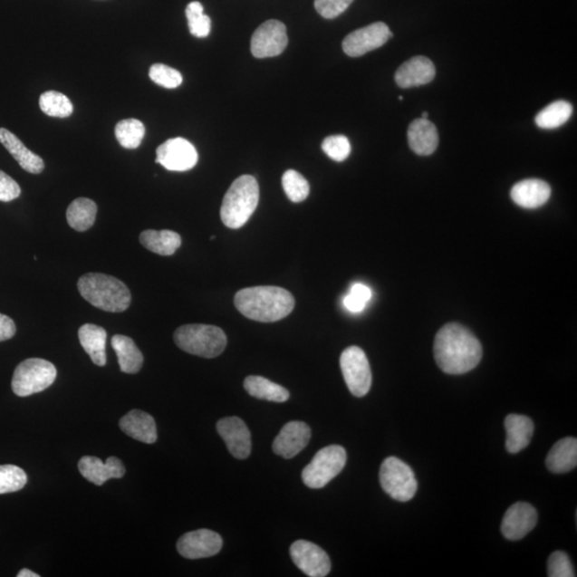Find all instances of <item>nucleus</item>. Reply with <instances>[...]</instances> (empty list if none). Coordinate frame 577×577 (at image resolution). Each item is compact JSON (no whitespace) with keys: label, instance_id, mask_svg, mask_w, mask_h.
Instances as JSON below:
<instances>
[{"label":"nucleus","instance_id":"1","mask_svg":"<svg viewBox=\"0 0 577 577\" xmlns=\"http://www.w3.org/2000/svg\"><path fill=\"white\" fill-rule=\"evenodd\" d=\"M434 357L445 373H467L479 365L483 347L473 332L457 323H449L438 331L434 341Z\"/></svg>","mask_w":577,"mask_h":577},{"label":"nucleus","instance_id":"2","mask_svg":"<svg viewBox=\"0 0 577 577\" xmlns=\"http://www.w3.org/2000/svg\"><path fill=\"white\" fill-rule=\"evenodd\" d=\"M235 305L244 317L271 323L288 317L294 309L295 300L288 290L264 285L242 289L236 294Z\"/></svg>","mask_w":577,"mask_h":577},{"label":"nucleus","instance_id":"3","mask_svg":"<svg viewBox=\"0 0 577 577\" xmlns=\"http://www.w3.org/2000/svg\"><path fill=\"white\" fill-rule=\"evenodd\" d=\"M77 288L88 303L107 313L126 312L132 300L126 284L105 274H86L80 278Z\"/></svg>","mask_w":577,"mask_h":577},{"label":"nucleus","instance_id":"4","mask_svg":"<svg viewBox=\"0 0 577 577\" xmlns=\"http://www.w3.org/2000/svg\"><path fill=\"white\" fill-rule=\"evenodd\" d=\"M259 197V184L253 176L237 178L223 200L221 218L226 227H243L257 209Z\"/></svg>","mask_w":577,"mask_h":577},{"label":"nucleus","instance_id":"5","mask_svg":"<svg viewBox=\"0 0 577 577\" xmlns=\"http://www.w3.org/2000/svg\"><path fill=\"white\" fill-rule=\"evenodd\" d=\"M175 342L184 352L204 359L221 355L227 347V336L217 326L188 324L175 332Z\"/></svg>","mask_w":577,"mask_h":577},{"label":"nucleus","instance_id":"6","mask_svg":"<svg viewBox=\"0 0 577 577\" xmlns=\"http://www.w3.org/2000/svg\"><path fill=\"white\" fill-rule=\"evenodd\" d=\"M57 378V369L43 359H28L16 367L12 378V390L19 397H28L50 388Z\"/></svg>","mask_w":577,"mask_h":577},{"label":"nucleus","instance_id":"7","mask_svg":"<svg viewBox=\"0 0 577 577\" xmlns=\"http://www.w3.org/2000/svg\"><path fill=\"white\" fill-rule=\"evenodd\" d=\"M347 451L341 446L330 445L317 452L302 473L303 481L311 489H322L342 472Z\"/></svg>","mask_w":577,"mask_h":577},{"label":"nucleus","instance_id":"8","mask_svg":"<svg viewBox=\"0 0 577 577\" xmlns=\"http://www.w3.org/2000/svg\"><path fill=\"white\" fill-rule=\"evenodd\" d=\"M380 483L391 498L401 503L413 499L418 489L413 469L396 457L383 461L380 468Z\"/></svg>","mask_w":577,"mask_h":577},{"label":"nucleus","instance_id":"9","mask_svg":"<svg viewBox=\"0 0 577 577\" xmlns=\"http://www.w3.org/2000/svg\"><path fill=\"white\" fill-rule=\"evenodd\" d=\"M341 368L351 394L364 397L371 389L372 373L367 355L359 347H350L341 356Z\"/></svg>","mask_w":577,"mask_h":577},{"label":"nucleus","instance_id":"10","mask_svg":"<svg viewBox=\"0 0 577 577\" xmlns=\"http://www.w3.org/2000/svg\"><path fill=\"white\" fill-rule=\"evenodd\" d=\"M289 43L287 28L281 21L269 20L260 25L253 34L251 50L255 58L264 59L281 55Z\"/></svg>","mask_w":577,"mask_h":577},{"label":"nucleus","instance_id":"11","mask_svg":"<svg viewBox=\"0 0 577 577\" xmlns=\"http://www.w3.org/2000/svg\"><path fill=\"white\" fill-rule=\"evenodd\" d=\"M392 33L383 22H377L364 28L357 29L343 40L342 49L350 57H361L365 53L378 50L383 46Z\"/></svg>","mask_w":577,"mask_h":577},{"label":"nucleus","instance_id":"12","mask_svg":"<svg viewBox=\"0 0 577 577\" xmlns=\"http://www.w3.org/2000/svg\"><path fill=\"white\" fill-rule=\"evenodd\" d=\"M295 566L311 577H324L331 572L332 563L326 552L306 540H297L290 547Z\"/></svg>","mask_w":577,"mask_h":577},{"label":"nucleus","instance_id":"13","mask_svg":"<svg viewBox=\"0 0 577 577\" xmlns=\"http://www.w3.org/2000/svg\"><path fill=\"white\" fill-rule=\"evenodd\" d=\"M156 162L170 171H188L197 164L198 153L188 140L177 137L158 148Z\"/></svg>","mask_w":577,"mask_h":577},{"label":"nucleus","instance_id":"14","mask_svg":"<svg viewBox=\"0 0 577 577\" xmlns=\"http://www.w3.org/2000/svg\"><path fill=\"white\" fill-rule=\"evenodd\" d=\"M222 547L221 535L210 529H198V531L183 534L177 544L178 552L188 559L216 556L221 552Z\"/></svg>","mask_w":577,"mask_h":577},{"label":"nucleus","instance_id":"15","mask_svg":"<svg viewBox=\"0 0 577 577\" xmlns=\"http://www.w3.org/2000/svg\"><path fill=\"white\" fill-rule=\"evenodd\" d=\"M537 522V510L531 504L516 503L504 515L502 534L505 539L521 540L533 531Z\"/></svg>","mask_w":577,"mask_h":577},{"label":"nucleus","instance_id":"16","mask_svg":"<svg viewBox=\"0 0 577 577\" xmlns=\"http://www.w3.org/2000/svg\"><path fill=\"white\" fill-rule=\"evenodd\" d=\"M217 432L230 454L244 460L251 455L252 436L245 422L239 418H226L217 422Z\"/></svg>","mask_w":577,"mask_h":577},{"label":"nucleus","instance_id":"17","mask_svg":"<svg viewBox=\"0 0 577 577\" xmlns=\"http://www.w3.org/2000/svg\"><path fill=\"white\" fill-rule=\"evenodd\" d=\"M311 437V428L305 422L290 421L274 441L273 450L284 459H293L306 447Z\"/></svg>","mask_w":577,"mask_h":577},{"label":"nucleus","instance_id":"18","mask_svg":"<svg viewBox=\"0 0 577 577\" xmlns=\"http://www.w3.org/2000/svg\"><path fill=\"white\" fill-rule=\"evenodd\" d=\"M79 469L82 477L95 486H102L112 478L120 479L126 475V467L116 457H109L104 463L99 457L86 456L79 462Z\"/></svg>","mask_w":577,"mask_h":577},{"label":"nucleus","instance_id":"19","mask_svg":"<svg viewBox=\"0 0 577 577\" xmlns=\"http://www.w3.org/2000/svg\"><path fill=\"white\" fill-rule=\"evenodd\" d=\"M436 67L429 58L416 56L404 63L397 70L395 80L402 89L429 84L436 77Z\"/></svg>","mask_w":577,"mask_h":577},{"label":"nucleus","instance_id":"20","mask_svg":"<svg viewBox=\"0 0 577 577\" xmlns=\"http://www.w3.org/2000/svg\"><path fill=\"white\" fill-rule=\"evenodd\" d=\"M552 189L549 184L539 178L516 183L511 189V198L524 209H538L549 201Z\"/></svg>","mask_w":577,"mask_h":577},{"label":"nucleus","instance_id":"21","mask_svg":"<svg viewBox=\"0 0 577 577\" xmlns=\"http://www.w3.org/2000/svg\"><path fill=\"white\" fill-rule=\"evenodd\" d=\"M409 145L421 157L431 156L438 146V129L429 119H416L408 130Z\"/></svg>","mask_w":577,"mask_h":577},{"label":"nucleus","instance_id":"22","mask_svg":"<svg viewBox=\"0 0 577 577\" xmlns=\"http://www.w3.org/2000/svg\"><path fill=\"white\" fill-rule=\"evenodd\" d=\"M120 429L127 436L141 443L153 444L157 442L158 431L156 421L151 415L139 409L130 410L119 422Z\"/></svg>","mask_w":577,"mask_h":577},{"label":"nucleus","instance_id":"23","mask_svg":"<svg viewBox=\"0 0 577 577\" xmlns=\"http://www.w3.org/2000/svg\"><path fill=\"white\" fill-rule=\"evenodd\" d=\"M0 142L7 149L11 156L14 157L24 170L34 175H39L43 171V159L29 150V149L7 129H0Z\"/></svg>","mask_w":577,"mask_h":577},{"label":"nucleus","instance_id":"24","mask_svg":"<svg viewBox=\"0 0 577 577\" xmlns=\"http://www.w3.org/2000/svg\"><path fill=\"white\" fill-rule=\"evenodd\" d=\"M505 428L507 432L505 448L510 454H517L531 443L534 426L533 420L527 416L508 415L505 419Z\"/></svg>","mask_w":577,"mask_h":577},{"label":"nucleus","instance_id":"25","mask_svg":"<svg viewBox=\"0 0 577 577\" xmlns=\"http://www.w3.org/2000/svg\"><path fill=\"white\" fill-rule=\"evenodd\" d=\"M546 467L554 474H564L577 466V439L564 438L558 441L547 455Z\"/></svg>","mask_w":577,"mask_h":577},{"label":"nucleus","instance_id":"26","mask_svg":"<svg viewBox=\"0 0 577 577\" xmlns=\"http://www.w3.org/2000/svg\"><path fill=\"white\" fill-rule=\"evenodd\" d=\"M79 338L82 347L95 365L103 367L106 365V341L107 332L103 327L94 324L82 325L79 331Z\"/></svg>","mask_w":577,"mask_h":577},{"label":"nucleus","instance_id":"27","mask_svg":"<svg viewBox=\"0 0 577 577\" xmlns=\"http://www.w3.org/2000/svg\"><path fill=\"white\" fill-rule=\"evenodd\" d=\"M111 347L115 350L122 372L134 374L140 370L144 364V356L132 338L116 335L111 338Z\"/></svg>","mask_w":577,"mask_h":577},{"label":"nucleus","instance_id":"28","mask_svg":"<svg viewBox=\"0 0 577 577\" xmlns=\"http://www.w3.org/2000/svg\"><path fill=\"white\" fill-rule=\"evenodd\" d=\"M141 245L159 255H172L181 246V236L171 230H146L139 236Z\"/></svg>","mask_w":577,"mask_h":577},{"label":"nucleus","instance_id":"29","mask_svg":"<svg viewBox=\"0 0 577 577\" xmlns=\"http://www.w3.org/2000/svg\"><path fill=\"white\" fill-rule=\"evenodd\" d=\"M244 389L257 399L283 403L289 400L290 394L283 386L264 377L251 376L244 380Z\"/></svg>","mask_w":577,"mask_h":577},{"label":"nucleus","instance_id":"30","mask_svg":"<svg viewBox=\"0 0 577 577\" xmlns=\"http://www.w3.org/2000/svg\"><path fill=\"white\" fill-rule=\"evenodd\" d=\"M98 207L88 198H77L68 207L67 219L70 227L84 232L92 227L97 217Z\"/></svg>","mask_w":577,"mask_h":577},{"label":"nucleus","instance_id":"31","mask_svg":"<svg viewBox=\"0 0 577 577\" xmlns=\"http://www.w3.org/2000/svg\"><path fill=\"white\" fill-rule=\"evenodd\" d=\"M572 112L573 107L567 101H556L535 116V124L540 129L554 130L567 123Z\"/></svg>","mask_w":577,"mask_h":577},{"label":"nucleus","instance_id":"32","mask_svg":"<svg viewBox=\"0 0 577 577\" xmlns=\"http://www.w3.org/2000/svg\"><path fill=\"white\" fill-rule=\"evenodd\" d=\"M146 130L144 124L137 119H126L119 122L115 129V134L119 144L123 148L137 149L144 139Z\"/></svg>","mask_w":577,"mask_h":577},{"label":"nucleus","instance_id":"33","mask_svg":"<svg viewBox=\"0 0 577 577\" xmlns=\"http://www.w3.org/2000/svg\"><path fill=\"white\" fill-rule=\"evenodd\" d=\"M40 109L45 115L56 118H67L73 114L74 107L68 97L58 91H46L41 94Z\"/></svg>","mask_w":577,"mask_h":577},{"label":"nucleus","instance_id":"34","mask_svg":"<svg viewBox=\"0 0 577 577\" xmlns=\"http://www.w3.org/2000/svg\"><path fill=\"white\" fill-rule=\"evenodd\" d=\"M283 188L287 197L295 204L306 200L311 192V187L306 178L293 169L284 172Z\"/></svg>","mask_w":577,"mask_h":577},{"label":"nucleus","instance_id":"35","mask_svg":"<svg viewBox=\"0 0 577 577\" xmlns=\"http://www.w3.org/2000/svg\"><path fill=\"white\" fill-rule=\"evenodd\" d=\"M189 33L196 38H207L211 33V19L204 14V5L193 2L186 10Z\"/></svg>","mask_w":577,"mask_h":577},{"label":"nucleus","instance_id":"36","mask_svg":"<svg viewBox=\"0 0 577 577\" xmlns=\"http://www.w3.org/2000/svg\"><path fill=\"white\" fill-rule=\"evenodd\" d=\"M27 484V475L19 466L5 464L0 466V494L14 493Z\"/></svg>","mask_w":577,"mask_h":577},{"label":"nucleus","instance_id":"37","mask_svg":"<svg viewBox=\"0 0 577 577\" xmlns=\"http://www.w3.org/2000/svg\"><path fill=\"white\" fill-rule=\"evenodd\" d=\"M149 76L157 85L166 89H175L182 84L183 77L178 70L163 63L153 64Z\"/></svg>","mask_w":577,"mask_h":577},{"label":"nucleus","instance_id":"38","mask_svg":"<svg viewBox=\"0 0 577 577\" xmlns=\"http://www.w3.org/2000/svg\"><path fill=\"white\" fill-rule=\"evenodd\" d=\"M322 150L327 157L335 162H343L351 154L350 140L344 135L326 137L322 142Z\"/></svg>","mask_w":577,"mask_h":577},{"label":"nucleus","instance_id":"39","mask_svg":"<svg viewBox=\"0 0 577 577\" xmlns=\"http://www.w3.org/2000/svg\"><path fill=\"white\" fill-rule=\"evenodd\" d=\"M547 575L550 577H574L573 564L566 553L556 551L547 562Z\"/></svg>","mask_w":577,"mask_h":577},{"label":"nucleus","instance_id":"40","mask_svg":"<svg viewBox=\"0 0 577 577\" xmlns=\"http://www.w3.org/2000/svg\"><path fill=\"white\" fill-rule=\"evenodd\" d=\"M354 0H314V8L326 20L336 19L346 11Z\"/></svg>","mask_w":577,"mask_h":577},{"label":"nucleus","instance_id":"41","mask_svg":"<svg viewBox=\"0 0 577 577\" xmlns=\"http://www.w3.org/2000/svg\"><path fill=\"white\" fill-rule=\"evenodd\" d=\"M22 193L19 184L4 171L0 170V201L10 202L20 197Z\"/></svg>","mask_w":577,"mask_h":577},{"label":"nucleus","instance_id":"42","mask_svg":"<svg viewBox=\"0 0 577 577\" xmlns=\"http://www.w3.org/2000/svg\"><path fill=\"white\" fill-rule=\"evenodd\" d=\"M16 326L14 320L0 313V342L9 341L15 335Z\"/></svg>","mask_w":577,"mask_h":577},{"label":"nucleus","instance_id":"43","mask_svg":"<svg viewBox=\"0 0 577 577\" xmlns=\"http://www.w3.org/2000/svg\"><path fill=\"white\" fill-rule=\"evenodd\" d=\"M343 304L346 306L349 312L351 313H361L364 311L366 307V303L357 299L356 296L349 293L346 297H344Z\"/></svg>","mask_w":577,"mask_h":577},{"label":"nucleus","instance_id":"44","mask_svg":"<svg viewBox=\"0 0 577 577\" xmlns=\"http://www.w3.org/2000/svg\"><path fill=\"white\" fill-rule=\"evenodd\" d=\"M350 293L356 296L357 299L366 303V304L371 300L372 296L371 290L362 284H355L353 287L351 288Z\"/></svg>","mask_w":577,"mask_h":577},{"label":"nucleus","instance_id":"45","mask_svg":"<svg viewBox=\"0 0 577 577\" xmlns=\"http://www.w3.org/2000/svg\"><path fill=\"white\" fill-rule=\"evenodd\" d=\"M17 577H40L39 574L33 572V571L28 569H23L20 571Z\"/></svg>","mask_w":577,"mask_h":577},{"label":"nucleus","instance_id":"46","mask_svg":"<svg viewBox=\"0 0 577 577\" xmlns=\"http://www.w3.org/2000/svg\"><path fill=\"white\" fill-rule=\"evenodd\" d=\"M428 117H429V114H428L427 111L422 112V116H421L422 119H428Z\"/></svg>","mask_w":577,"mask_h":577},{"label":"nucleus","instance_id":"47","mask_svg":"<svg viewBox=\"0 0 577 577\" xmlns=\"http://www.w3.org/2000/svg\"><path fill=\"white\" fill-rule=\"evenodd\" d=\"M399 101H403V97H401V95H400V97H399Z\"/></svg>","mask_w":577,"mask_h":577}]
</instances>
